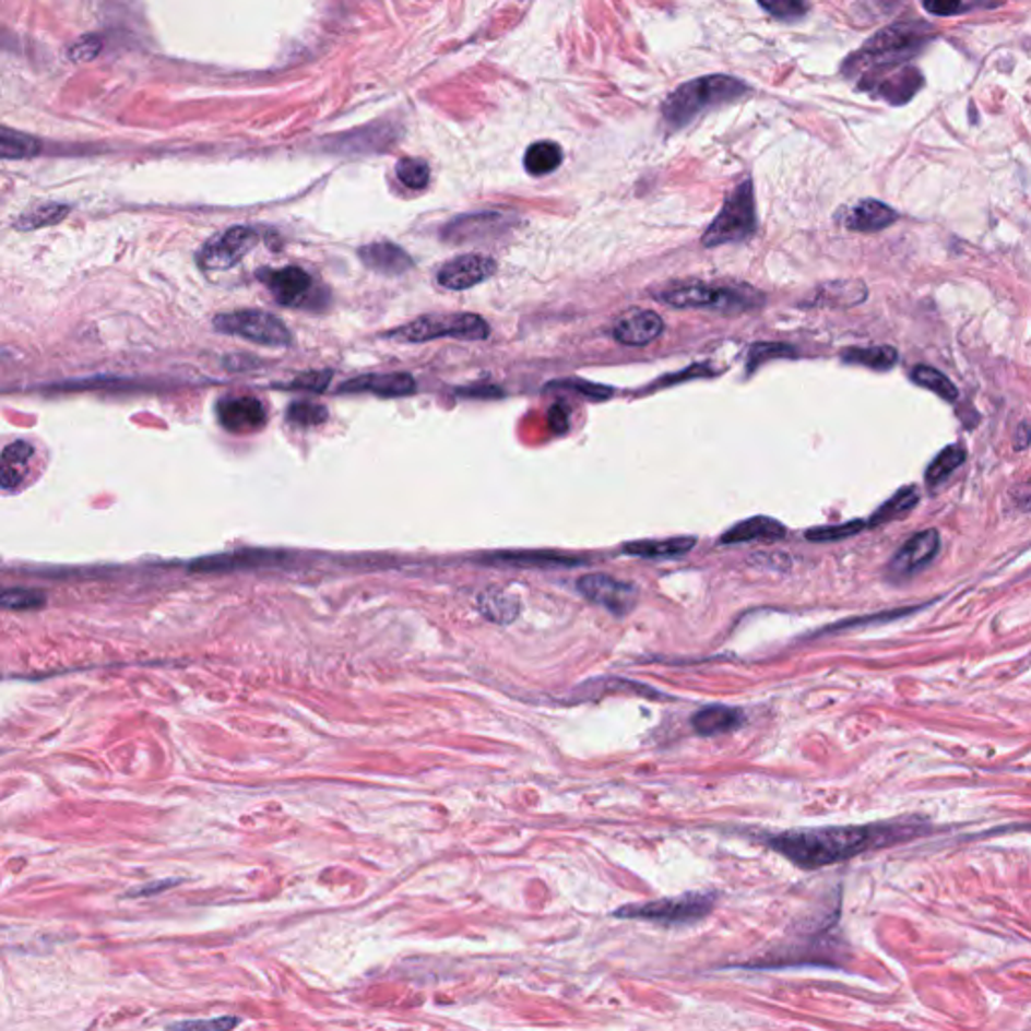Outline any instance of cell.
Instances as JSON below:
<instances>
[{"mask_svg": "<svg viewBox=\"0 0 1031 1031\" xmlns=\"http://www.w3.org/2000/svg\"><path fill=\"white\" fill-rule=\"evenodd\" d=\"M490 335L488 322L477 315H427L391 333V339L403 343H426L439 336L462 341H482Z\"/></svg>", "mask_w": 1031, "mask_h": 1031, "instance_id": "cell-5", "label": "cell"}, {"mask_svg": "<svg viewBox=\"0 0 1031 1031\" xmlns=\"http://www.w3.org/2000/svg\"><path fill=\"white\" fill-rule=\"evenodd\" d=\"M744 722H746V715L739 709L727 708V706H709V708L699 709L691 718L694 730L703 737L734 732L737 727H742Z\"/></svg>", "mask_w": 1031, "mask_h": 1031, "instance_id": "cell-20", "label": "cell"}, {"mask_svg": "<svg viewBox=\"0 0 1031 1031\" xmlns=\"http://www.w3.org/2000/svg\"><path fill=\"white\" fill-rule=\"evenodd\" d=\"M33 453H35V448L26 441H14L4 448L2 462H0V488L13 490L21 484L23 467L28 464Z\"/></svg>", "mask_w": 1031, "mask_h": 1031, "instance_id": "cell-23", "label": "cell"}, {"mask_svg": "<svg viewBox=\"0 0 1031 1031\" xmlns=\"http://www.w3.org/2000/svg\"><path fill=\"white\" fill-rule=\"evenodd\" d=\"M746 91L744 81L727 75L696 79L671 93L663 104V117L671 128H684L703 111L739 99Z\"/></svg>", "mask_w": 1031, "mask_h": 1031, "instance_id": "cell-3", "label": "cell"}, {"mask_svg": "<svg viewBox=\"0 0 1031 1031\" xmlns=\"http://www.w3.org/2000/svg\"><path fill=\"white\" fill-rule=\"evenodd\" d=\"M67 214H69V206H64V204H43V206L33 208L31 212L23 214L16 222V228L19 230H35V228H43V226H51V224L61 222Z\"/></svg>", "mask_w": 1031, "mask_h": 1031, "instance_id": "cell-31", "label": "cell"}, {"mask_svg": "<svg viewBox=\"0 0 1031 1031\" xmlns=\"http://www.w3.org/2000/svg\"><path fill=\"white\" fill-rule=\"evenodd\" d=\"M264 283L271 288L276 300L286 307L303 305L312 291V279L309 272L298 266H286L283 271H269L264 274Z\"/></svg>", "mask_w": 1031, "mask_h": 1031, "instance_id": "cell-16", "label": "cell"}, {"mask_svg": "<svg viewBox=\"0 0 1031 1031\" xmlns=\"http://www.w3.org/2000/svg\"><path fill=\"white\" fill-rule=\"evenodd\" d=\"M786 536L782 522L768 516H754L737 522L722 536V544H744V542H775Z\"/></svg>", "mask_w": 1031, "mask_h": 1031, "instance_id": "cell-18", "label": "cell"}, {"mask_svg": "<svg viewBox=\"0 0 1031 1031\" xmlns=\"http://www.w3.org/2000/svg\"><path fill=\"white\" fill-rule=\"evenodd\" d=\"M758 2L768 13L782 21L799 19L808 11V0H758Z\"/></svg>", "mask_w": 1031, "mask_h": 1031, "instance_id": "cell-37", "label": "cell"}, {"mask_svg": "<svg viewBox=\"0 0 1031 1031\" xmlns=\"http://www.w3.org/2000/svg\"><path fill=\"white\" fill-rule=\"evenodd\" d=\"M347 391H371L375 395L381 398H403L415 391V381L412 375L389 374V375H365L357 377L345 386Z\"/></svg>", "mask_w": 1031, "mask_h": 1031, "instance_id": "cell-21", "label": "cell"}, {"mask_svg": "<svg viewBox=\"0 0 1031 1031\" xmlns=\"http://www.w3.org/2000/svg\"><path fill=\"white\" fill-rule=\"evenodd\" d=\"M921 87L923 75L919 73V69L909 64H902L899 69H892L889 73H882L863 83V90L870 91L873 95H878L892 105L911 102Z\"/></svg>", "mask_w": 1031, "mask_h": 1031, "instance_id": "cell-12", "label": "cell"}, {"mask_svg": "<svg viewBox=\"0 0 1031 1031\" xmlns=\"http://www.w3.org/2000/svg\"><path fill=\"white\" fill-rule=\"evenodd\" d=\"M553 387H567V389H574L579 391L582 398H589L593 401H603L608 400L613 395V389L611 387L594 386V383H586V381H565V383H558V386Z\"/></svg>", "mask_w": 1031, "mask_h": 1031, "instance_id": "cell-39", "label": "cell"}, {"mask_svg": "<svg viewBox=\"0 0 1031 1031\" xmlns=\"http://www.w3.org/2000/svg\"><path fill=\"white\" fill-rule=\"evenodd\" d=\"M715 894L713 892H687L682 897H671L661 901L627 904L615 916L619 919H643L657 923H691L701 921L713 911Z\"/></svg>", "mask_w": 1031, "mask_h": 1031, "instance_id": "cell-6", "label": "cell"}, {"mask_svg": "<svg viewBox=\"0 0 1031 1031\" xmlns=\"http://www.w3.org/2000/svg\"><path fill=\"white\" fill-rule=\"evenodd\" d=\"M238 1026L236 1018L208 1019V1021H181L174 1023L176 1030H233Z\"/></svg>", "mask_w": 1031, "mask_h": 1031, "instance_id": "cell-40", "label": "cell"}, {"mask_svg": "<svg viewBox=\"0 0 1031 1031\" xmlns=\"http://www.w3.org/2000/svg\"><path fill=\"white\" fill-rule=\"evenodd\" d=\"M579 591L591 603L605 606L613 615H627L637 605V589L623 580L606 577V574H586L579 579Z\"/></svg>", "mask_w": 1031, "mask_h": 1031, "instance_id": "cell-9", "label": "cell"}, {"mask_svg": "<svg viewBox=\"0 0 1031 1031\" xmlns=\"http://www.w3.org/2000/svg\"><path fill=\"white\" fill-rule=\"evenodd\" d=\"M45 594L31 589H4L0 591V608L9 611H31L45 605Z\"/></svg>", "mask_w": 1031, "mask_h": 1031, "instance_id": "cell-33", "label": "cell"}, {"mask_svg": "<svg viewBox=\"0 0 1031 1031\" xmlns=\"http://www.w3.org/2000/svg\"><path fill=\"white\" fill-rule=\"evenodd\" d=\"M997 0H923L925 11L935 16H955V14L969 13L975 9H987L995 7Z\"/></svg>", "mask_w": 1031, "mask_h": 1031, "instance_id": "cell-32", "label": "cell"}, {"mask_svg": "<svg viewBox=\"0 0 1031 1031\" xmlns=\"http://www.w3.org/2000/svg\"><path fill=\"white\" fill-rule=\"evenodd\" d=\"M359 257L367 269L386 274V276H398L413 266L412 258L407 257L400 246L391 245V242L363 246Z\"/></svg>", "mask_w": 1031, "mask_h": 1031, "instance_id": "cell-19", "label": "cell"}, {"mask_svg": "<svg viewBox=\"0 0 1031 1031\" xmlns=\"http://www.w3.org/2000/svg\"><path fill=\"white\" fill-rule=\"evenodd\" d=\"M864 526H866V524H864L863 520H854V522H846V524H840V526L808 530L804 536H806V541L810 542L844 541V538H851L854 534H858Z\"/></svg>", "mask_w": 1031, "mask_h": 1031, "instance_id": "cell-35", "label": "cell"}, {"mask_svg": "<svg viewBox=\"0 0 1031 1031\" xmlns=\"http://www.w3.org/2000/svg\"><path fill=\"white\" fill-rule=\"evenodd\" d=\"M965 450L959 448V446L945 448V450L933 460V464L928 465L927 474H925V482H927L928 488L935 490V488H939L941 484H945V482L951 477L955 470L961 467V464L965 462Z\"/></svg>", "mask_w": 1031, "mask_h": 1031, "instance_id": "cell-28", "label": "cell"}, {"mask_svg": "<svg viewBox=\"0 0 1031 1031\" xmlns=\"http://www.w3.org/2000/svg\"><path fill=\"white\" fill-rule=\"evenodd\" d=\"M288 419L295 424V426L300 427H310L319 426L324 419H327V412L322 405H317V403H310V401H298V403H293L291 410H288Z\"/></svg>", "mask_w": 1031, "mask_h": 1031, "instance_id": "cell-36", "label": "cell"}, {"mask_svg": "<svg viewBox=\"0 0 1031 1031\" xmlns=\"http://www.w3.org/2000/svg\"><path fill=\"white\" fill-rule=\"evenodd\" d=\"M1018 443H1019L1018 448H1021V450H1023V448L1028 446V424H1021V426H1019Z\"/></svg>", "mask_w": 1031, "mask_h": 1031, "instance_id": "cell-42", "label": "cell"}, {"mask_svg": "<svg viewBox=\"0 0 1031 1031\" xmlns=\"http://www.w3.org/2000/svg\"><path fill=\"white\" fill-rule=\"evenodd\" d=\"M218 422L233 434L257 431L266 422L264 405L254 398H224L216 405Z\"/></svg>", "mask_w": 1031, "mask_h": 1031, "instance_id": "cell-14", "label": "cell"}, {"mask_svg": "<svg viewBox=\"0 0 1031 1031\" xmlns=\"http://www.w3.org/2000/svg\"><path fill=\"white\" fill-rule=\"evenodd\" d=\"M916 502H919V494H916L913 486L909 488H902V490L897 491L889 502L882 503L877 510V514L870 518V526H878V524H885L889 522L892 518H899V516L906 514L915 508Z\"/></svg>", "mask_w": 1031, "mask_h": 1031, "instance_id": "cell-30", "label": "cell"}, {"mask_svg": "<svg viewBox=\"0 0 1031 1031\" xmlns=\"http://www.w3.org/2000/svg\"><path fill=\"white\" fill-rule=\"evenodd\" d=\"M941 538L937 530H923L911 541L902 544L901 550L890 560L889 574L892 579H909L923 568L928 567L939 555Z\"/></svg>", "mask_w": 1031, "mask_h": 1031, "instance_id": "cell-10", "label": "cell"}, {"mask_svg": "<svg viewBox=\"0 0 1031 1031\" xmlns=\"http://www.w3.org/2000/svg\"><path fill=\"white\" fill-rule=\"evenodd\" d=\"M756 226L758 222H756L754 188H751V181L746 180L739 183L734 192L730 193V198L723 202L722 212L711 222L701 242L708 248L742 242L756 233Z\"/></svg>", "mask_w": 1031, "mask_h": 1031, "instance_id": "cell-4", "label": "cell"}, {"mask_svg": "<svg viewBox=\"0 0 1031 1031\" xmlns=\"http://www.w3.org/2000/svg\"><path fill=\"white\" fill-rule=\"evenodd\" d=\"M257 233L248 226H234L220 233L202 246L198 260L206 271H228L257 245Z\"/></svg>", "mask_w": 1031, "mask_h": 1031, "instance_id": "cell-8", "label": "cell"}, {"mask_svg": "<svg viewBox=\"0 0 1031 1031\" xmlns=\"http://www.w3.org/2000/svg\"><path fill=\"white\" fill-rule=\"evenodd\" d=\"M904 837V830L892 826H822L796 828L773 834L768 844L784 854L790 863L806 870L842 863L852 856L880 846H889Z\"/></svg>", "mask_w": 1031, "mask_h": 1031, "instance_id": "cell-1", "label": "cell"}, {"mask_svg": "<svg viewBox=\"0 0 1031 1031\" xmlns=\"http://www.w3.org/2000/svg\"><path fill=\"white\" fill-rule=\"evenodd\" d=\"M842 362L849 365H858L873 371H887L892 369L899 362L897 348L889 345H877V347H851L842 351Z\"/></svg>", "mask_w": 1031, "mask_h": 1031, "instance_id": "cell-25", "label": "cell"}, {"mask_svg": "<svg viewBox=\"0 0 1031 1031\" xmlns=\"http://www.w3.org/2000/svg\"><path fill=\"white\" fill-rule=\"evenodd\" d=\"M927 25H892L880 31L877 37L868 40L861 51L852 55L846 61V71L863 73V81L882 75L892 69H899L913 59L921 47L931 39V28L923 33Z\"/></svg>", "mask_w": 1031, "mask_h": 1031, "instance_id": "cell-2", "label": "cell"}, {"mask_svg": "<svg viewBox=\"0 0 1031 1031\" xmlns=\"http://www.w3.org/2000/svg\"><path fill=\"white\" fill-rule=\"evenodd\" d=\"M550 426L556 431H565L568 427V412L562 405H555L550 410Z\"/></svg>", "mask_w": 1031, "mask_h": 1031, "instance_id": "cell-41", "label": "cell"}, {"mask_svg": "<svg viewBox=\"0 0 1031 1031\" xmlns=\"http://www.w3.org/2000/svg\"><path fill=\"white\" fill-rule=\"evenodd\" d=\"M40 142L14 129L0 126V159H28L39 155Z\"/></svg>", "mask_w": 1031, "mask_h": 1031, "instance_id": "cell-27", "label": "cell"}, {"mask_svg": "<svg viewBox=\"0 0 1031 1031\" xmlns=\"http://www.w3.org/2000/svg\"><path fill=\"white\" fill-rule=\"evenodd\" d=\"M897 218H899L897 212L887 204H882L878 200H863L846 212L844 224H846L849 230H854V233H878V230L889 228L890 224L897 222Z\"/></svg>", "mask_w": 1031, "mask_h": 1031, "instance_id": "cell-17", "label": "cell"}, {"mask_svg": "<svg viewBox=\"0 0 1031 1031\" xmlns=\"http://www.w3.org/2000/svg\"><path fill=\"white\" fill-rule=\"evenodd\" d=\"M615 339L629 347H644L663 333V319L653 310H629L615 322Z\"/></svg>", "mask_w": 1031, "mask_h": 1031, "instance_id": "cell-15", "label": "cell"}, {"mask_svg": "<svg viewBox=\"0 0 1031 1031\" xmlns=\"http://www.w3.org/2000/svg\"><path fill=\"white\" fill-rule=\"evenodd\" d=\"M214 327L224 335L242 336L269 347H286L291 343L284 322L262 310L224 312L214 319Z\"/></svg>", "mask_w": 1031, "mask_h": 1031, "instance_id": "cell-7", "label": "cell"}, {"mask_svg": "<svg viewBox=\"0 0 1031 1031\" xmlns=\"http://www.w3.org/2000/svg\"><path fill=\"white\" fill-rule=\"evenodd\" d=\"M477 608L491 623L510 625L520 615V601L516 599L514 594L491 589V591H486V593L477 596Z\"/></svg>", "mask_w": 1031, "mask_h": 1031, "instance_id": "cell-22", "label": "cell"}, {"mask_svg": "<svg viewBox=\"0 0 1031 1031\" xmlns=\"http://www.w3.org/2000/svg\"><path fill=\"white\" fill-rule=\"evenodd\" d=\"M102 49H104V40L95 37V35H90V37L79 39L69 49V59L75 61V63H87L91 59H95L102 52Z\"/></svg>", "mask_w": 1031, "mask_h": 1031, "instance_id": "cell-38", "label": "cell"}, {"mask_svg": "<svg viewBox=\"0 0 1031 1031\" xmlns=\"http://www.w3.org/2000/svg\"><path fill=\"white\" fill-rule=\"evenodd\" d=\"M395 171L401 183L412 190H424L429 181V168L422 159H401Z\"/></svg>", "mask_w": 1031, "mask_h": 1031, "instance_id": "cell-34", "label": "cell"}, {"mask_svg": "<svg viewBox=\"0 0 1031 1031\" xmlns=\"http://www.w3.org/2000/svg\"><path fill=\"white\" fill-rule=\"evenodd\" d=\"M696 544L694 536H679V538H667V541H641L627 544L625 553L639 556V558H677V556L687 555Z\"/></svg>", "mask_w": 1031, "mask_h": 1031, "instance_id": "cell-24", "label": "cell"}, {"mask_svg": "<svg viewBox=\"0 0 1031 1031\" xmlns=\"http://www.w3.org/2000/svg\"><path fill=\"white\" fill-rule=\"evenodd\" d=\"M496 271V262L482 254H464L453 258L438 272V283L450 291H465L490 279Z\"/></svg>", "mask_w": 1031, "mask_h": 1031, "instance_id": "cell-13", "label": "cell"}, {"mask_svg": "<svg viewBox=\"0 0 1031 1031\" xmlns=\"http://www.w3.org/2000/svg\"><path fill=\"white\" fill-rule=\"evenodd\" d=\"M911 379L915 381L916 386L925 387L928 391H933L935 395H939L941 400L957 401L959 398V389L951 383V379L947 375H943L941 371L933 369V367H927V365H919L913 369L911 374Z\"/></svg>", "mask_w": 1031, "mask_h": 1031, "instance_id": "cell-29", "label": "cell"}, {"mask_svg": "<svg viewBox=\"0 0 1031 1031\" xmlns=\"http://www.w3.org/2000/svg\"><path fill=\"white\" fill-rule=\"evenodd\" d=\"M562 164V150L555 142L532 143L524 155V166L532 176H546Z\"/></svg>", "mask_w": 1031, "mask_h": 1031, "instance_id": "cell-26", "label": "cell"}, {"mask_svg": "<svg viewBox=\"0 0 1031 1031\" xmlns=\"http://www.w3.org/2000/svg\"><path fill=\"white\" fill-rule=\"evenodd\" d=\"M659 300L675 309H730V305L739 303V295L730 291H720L706 284H682L671 286L659 295Z\"/></svg>", "mask_w": 1031, "mask_h": 1031, "instance_id": "cell-11", "label": "cell"}]
</instances>
